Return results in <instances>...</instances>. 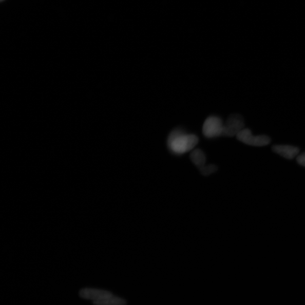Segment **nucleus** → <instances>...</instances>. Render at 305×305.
<instances>
[{"mask_svg": "<svg viewBox=\"0 0 305 305\" xmlns=\"http://www.w3.org/2000/svg\"><path fill=\"white\" fill-rule=\"evenodd\" d=\"M244 118L239 115L230 116L224 124L223 135L227 137H236L243 129H244Z\"/></svg>", "mask_w": 305, "mask_h": 305, "instance_id": "20e7f679", "label": "nucleus"}, {"mask_svg": "<svg viewBox=\"0 0 305 305\" xmlns=\"http://www.w3.org/2000/svg\"><path fill=\"white\" fill-rule=\"evenodd\" d=\"M223 126L221 119L216 116L208 117L203 123L202 132L207 138H214L223 135Z\"/></svg>", "mask_w": 305, "mask_h": 305, "instance_id": "f03ea898", "label": "nucleus"}, {"mask_svg": "<svg viewBox=\"0 0 305 305\" xmlns=\"http://www.w3.org/2000/svg\"><path fill=\"white\" fill-rule=\"evenodd\" d=\"M94 305H125L126 302L123 299L112 296L110 297L98 302H94Z\"/></svg>", "mask_w": 305, "mask_h": 305, "instance_id": "6e6552de", "label": "nucleus"}, {"mask_svg": "<svg viewBox=\"0 0 305 305\" xmlns=\"http://www.w3.org/2000/svg\"><path fill=\"white\" fill-rule=\"evenodd\" d=\"M79 295L84 299L93 301V302L103 300L113 296L110 292L94 288H84L79 292Z\"/></svg>", "mask_w": 305, "mask_h": 305, "instance_id": "39448f33", "label": "nucleus"}, {"mask_svg": "<svg viewBox=\"0 0 305 305\" xmlns=\"http://www.w3.org/2000/svg\"><path fill=\"white\" fill-rule=\"evenodd\" d=\"M273 150L276 154L286 158L292 160L298 156L299 150L297 147L287 145H277L273 147Z\"/></svg>", "mask_w": 305, "mask_h": 305, "instance_id": "423d86ee", "label": "nucleus"}, {"mask_svg": "<svg viewBox=\"0 0 305 305\" xmlns=\"http://www.w3.org/2000/svg\"><path fill=\"white\" fill-rule=\"evenodd\" d=\"M237 140L246 145L264 146L270 143V138L266 135L254 136L250 129L244 128L236 136Z\"/></svg>", "mask_w": 305, "mask_h": 305, "instance_id": "7ed1b4c3", "label": "nucleus"}, {"mask_svg": "<svg viewBox=\"0 0 305 305\" xmlns=\"http://www.w3.org/2000/svg\"><path fill=\"white\" fill-rule=\"evenodd\" d=\"M199 142V139L194 134H185L182 129H174L168 136L167 145L175 155H183L193 150Z\"/></svg>", "mask_w": 305, "mask_h": 305, "instance_id": "f257e3e1", "label": "nucleus"}, {"mask_svg": "<svg viewBox=\"0 0 305 305\" xmlns=\"http://www.w3.org/2000/svg\"><path fill=\"white\" fill-rule=\"evenodd\" d=\"M190 159L199 168L205 166L206 156L204 153L199 149H196L192 151L190 154Z\"/></svg>", "mask_w": 305, "mask_h": 305, "instance_id": "0eeeda50", "label": "nucleus"}, {"mask_svg": "<svg viewBox=\"0 0 305 305\" xmlns=\"http://www.w3.org/2000/svg\"><path fill=\"white\" fill-rule=\"evenodd\" d=\"M201 174L205 176H208L217 170V167L216 165H210L204 166L199 168Z\"/></svg>", "mask_w": 305, "mask_h": 305, "instance_id": "1a4fd4ad", "label": "nucleus"}, {"mask_svg": "<svg viewBox=\"0 0 305 305\" xmlns=\"http://www.w3.org/2000/svg\"><path fill=\"white\" fill-rule=\"evenodd\" d=\"M3 1H4V0H1V2H3Z\"/></svg>", "mask_w": 305, "mask_h": 305, "instance_id": "9b49d317", "label": "nucleus"}, {"mask_svg": "<svg viewBox=\"0 0 305 305\" xmlns=\"http://www.w3.org/2000/svg\"><path fill=\"white\" fill-rule=\"evenodd\" d=\"M297 161L299 165L305 167V152L297 157Z\"/></svg>", "mask_w": 305, "mask_h": 305, "instance_id": "9d476101", "label": "nucleus"}]
</instances>
